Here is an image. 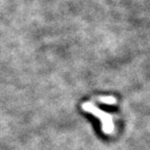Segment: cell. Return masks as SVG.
<instances>
[{
    "label": "cell",
    "instance_id": "1",
    "mask_svg": "<svg viewBox=\"0 0 150 150\" xmlns=\"http://www.w3.org/2000/svg\"><path fill=\"white\" fill-rule=\"evenodd\" d=\"M82 109L88 113H92L93 115H95V117L100 119V121L101 122V129L105 134H112L114 133L115 125H114L113 117L111 114L103 111L98 106H96L94 103H89V101L83 103Z\"/></svg>",
    "mask_w": 150,
    "mask_h": 150
},
{
    "label": "cell",
    "instance_id": "2",
    "mask_svg": "<svg viewBox=\"0 0 150 150\" xmlns=\"http://www.w3.org/2000/svg\"><path fill=\"white\" fill-rule=\"evenodd\" d=\"M98 101L105 104H115L116 98L114 97H100L98 98Z\"/></svg>",
    "mask_w": 150,
    "mask_h": 150
}]
</instances>
